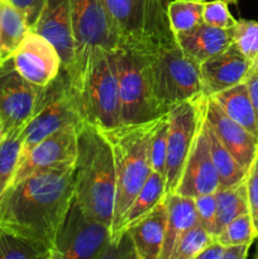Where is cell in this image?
I'll return each instance as SVG.
<instances>
[{
	"instance_id": "cell-19",
	"label": "cell",
	"mask_w": 258,
	"mask_h": 259,
	"mask_svg": "<svg viewBox=\"0 0 258 259\" xmlns=\"http://www.w3.org/2000/svg\"><path fill=\"white\" fill-rule=\"evenodd\" d=\"M167 222V196L142 217L129 225L125 233L129 235L138 259H159L164 243Z\"/></svg>"
},
{
	"instance_id": "cell-7",
	"label": "cell",
	"mask_w": 258,
	"mask_h": 259,
	"mask_svg": "<svg viewBox=\"0 0 258 259\" xmlns=\"http://www.w3.org/2000/svg\"><path fill=\"white\" fill-rule=\"evenodd\" d=\"M120 96L121 125L148 123L164 116L152 91L146 60L134 46L119 45L113 50Z\"/></svg>"
},
{
	"instance_id": "cell-14",
	"label": "cell",
	"mask_w": 258,
	"mask_h": 259,
	"mask_svg": "<svg viewBox=\"0 0 258 259\" xmlns=\"http://www.w3.org/2000/svg\"><path fill=\"white\" fill-rule=\"evenodd\" d=\"M77 125L71 124L55 132L30 149L20 161L12 184L34 172L75 162L77 156Z\"/></svg>"
},
{
	"instance_id": "cell-39",
	"label": "cell",
	"mask_w": 258,
	"mask_h": 259,
	"mask_svg": "<svg viewBox=\"0 0 258 259\" xmlns=\"http://www.w3.org/2000/svg\"><path fill=\"white\" fill-rule=\"evenodd\" d=\"M244 83L247 86L248 94H249V98L252 100L253 106H254V110L258 119V62L252 66L249 73L245 77Z\"/></svg>"
},
{
	"instance_id": "cell-24",
	"label": "cell",
	"mask_w": 258,
	"mask_h": 259,
	"mask_svg": "<svg viewBox=\"0 0 258 259\" xmlns=\"http://www.w3.org/2000/svg\"><path fill=\"white\" fill-rule=\"evenodd\" d=\"M202 128H204L205 134H206L212 163H214L218 176H219V189L232 187L234 185H238L239 182L244 181L245 176H247V171L238 163L237 159L232 156V153L219 141L211 126L205 120V118L202 120Z\"/></svg>"
},
{
	"instance_id": "cell-48",
	"label": "cell",
	"mask_w": 258,
	"mask_h": 259,
	"mask_svg": "<svg viewBox=\"0 0 258 259\" xmlns=\"http://www.w3.org/2000/svg\"><path fill=\"white\" fill-rule=\"evenodd\" d=\"M257 239H258V238H257ZM257 250H258V248H257Z\"/></svg>"
},
{
	"instance_id": "cell-32",
	"label": "cell",
	"mask_w": 258,
	"mask_h": 259,
	"mask_svg": "<svg viewBox=\"0 0 258 259\" xmlns=\"http://www.w3.org/2000/svg\"><path fill=\"white\" fill-rule=\"evenodd\" d=\"M233 45L240 51L245 58L252 62H258V22L239 19L232 28Z\"/></svg>"
},
{
	"instance_id": "cell-41",
	"label": "cell",
	"mask_w": 258,
	"mask_h": 259,
	"mask_svg": "<svg viewBox=\"0 0 258 259\" xmlns=\"http://www.w3.org/2000/svg\"><path fill=\"white\" fill-rule=\"evenodd\" d=\"M224 249L225 248L223 247V245H220L219 243H217L214 240L206 249L202 250V252L194 259H222Z\"/></svg>"
},
{
	"instance_id": "cell-28",
	"label": "cell",
	"mask_w": 258,
	"mask_h": 259,
	"mask_svg": "<svg viewBox=\"0 0 258 259\" xmlns=\"http://www.w3.org/2000/svg\"><path fill=\"white\" fill-rule=\"evenodd\" d=\"M205 2L206 0H169L167 3V18L175 37L201 24Z\"/></svg>"
},
{
	"instance_id": "cell-6",
	"label": "cell",
	"mask_w": 258,
	"mask_h": 259,
	"mask_svg": "<svg viewBox=\"0 0 258 259\" xmlns=\"http://www.w3.org/2000/svg\"><path fill=\"white\" fill-rule=\"evenodd\" d=\"M169 0H104L119 45L157 46L176 40L167 18Z\"/></svg>"
},
{
	"instance_id": "cell-34",
	"label": "cell",
	"mask_w": 258,
	"mask_h": 259,
	"mask_svg": "<svg viewBox=\"0 0 258 259\" xmlns=\"http://www.w3.org/2000/svg\"><path fill=\"white\" fill-rule=\"evenodd\" d=\"M229 3L227 0H210L205 2L202 12V23L222 29H230L235 25L237 19L230 14Z\"/></svg>"
},
{
	"instance_id": "cell-11",
	"label": "cell",
	"mask_w": 258,
	"mask_h": 259,
	"mask_svg": "<svg viewBox=\"0 0 258 259\" xmlns=\"http://www.w3.org/2000/svg\"><path fill=\"white\" fill-rule=\"evenodd\" d=\"M110 240V229L89 217L73 199L58 232L52 259H96Z\"/></svg>"
},
{
	"instance_id": "cell-49",
	"label": "cell",
	"mask_w": 258,
	"mask_h": 259,
	"mask_svg": "<svg viewBox=\"0 0 258 259\" xmlns=\"http://www.w3.org/2000/svg\"><path fill=\"white\" fill-rule=\"evenodd\" d=\"M234 4H235V3H234Z\"/></svg>"
},
{
	"instance_id": "cell-17",
	"label": "cell",
	"mask_w": 258,
	"mask_h": 259,
	"mask_svg": "<svg viewBox=\"0 0 258 259\" xmlns=\"http://www.w3.org/2000/svg\"><path fill=\"white\" fill-rule=\"evenodd\" d=\"M204 118L225 148L232 153L238 163L248 171L258 156V139L247 129L232 120L210 96H207L205 101Z\"/></svg>"
},
{
	"instance_id": "cell-29",
	"label": "cell",
	"mask_w": 258,
	"mask_h": 259,
	"mask_svg": "<svg viewBox=\"0 0 258 259\" xmlns=\"http://www.w3.org/2000/svg\"><path fill=\"white\" fill-rule=\"evenodd\" d=\"M23 129L7 132L0 141V196L14 179L23 146Z\"/></svg>"
},
{
	"instance_id": "cell-21",
	"label": "cell",
	"mask_w": 258,
	"mask_h": 259,
	"mask_svg": "<svg viewBox=\"0 0 258 259\" xmlns=\"http://www.w3.org/2000/svg\"><path fill=\"white\" fill-rule=\"evenodd\" d=\"M199 223L195 200L179 194L167 195V222L159 259H168L181 238Z\"/></svg>"
},
{
	"instance_id": "cell-31",
	"label": "cell",
	"mask_w": 258,
	"mask_h": 259,
	"mask_svg": "<svg viewBox=\"0 0 258 259\" xmlns=\"http://www.w3.org/2000/svg\"><path fill=\"white\" fill-rule=\"evenodd\" d=\"M212 242H214V238L206 232V229L200 223H197L177 243L168 259H194L202 250L206 249Z\"/></svg>"
},
{
	"instance_id": "cell-4",
	"label": "cell",
	"mask_w": 258,
	"mask_h": 259,
	"mask_svg": "<svg viewBox=\"0 0 258 259\" xmlns=\"http://www.w3.org/2000/svg\"><path fill=\"white\" fill-rule=\"evenodd\" d=\"M134 47L146 60L153 96L163 115L177 104L204 95L200 66L182 52L177 40Z\"/></svg>"
},
{
	"instance_id": "cell-27",
	"label": "cell",
	"mask_w": 258,
	"mask_h": 259,
	"mask_svg": "<svg viewBox=\"0 0 258 259\" xmlns=\"http://www.w3.org/2000/svg\"><path fill=\"white\" fill-rule=\"evenodd\" d=\"M0 259H52L50 248L0 228Z\"/></svg>"
},
{
	"instance_id": "cell-35",
	"label": "cell",
	"mask_w": 258,
	"mask_h": 259,
	"mask_svg": "<svg viewBox=\"0 0 258 259\" xmlns=\"http://www.w3.org/2000/svg\"><path fill=\"white\" fill-rule=\"evenodd\" d=\"M194 200L199 223L212 237L215 227V217H217V200H215V192L214 194L201 195V196L195 197Z\"/></svg>"
},
{
	"instance_id": "cell-23",
	"label": "cell",
	"mask_w": 258,
	"mask_h": 259,
	"mask_svg": "<svg viewBox=\"0 0 258 259\" xmlns=\"http://www.w3.org/2000/svg\"><path fill=\"white\" fill-rule=\"evenodd\" d=\"M30 30L27 19L9 0L0 7V62L13 57Z\"/></svg>"
},
{
	"instance_id": "cell-26",
	"label": "cell",
	"mask_w": 258,
	"mask_h": 259,
	"mask_svg": "<svg viewBox=\"0 0 258 259\" xmlns=\"http://www.w3.org/2000/svg\"><path fill=\"white\" fill-rule=\"evenodd\" d=\"M166 196V179L152 171L126 211L123 222V233L129 225L154 209Z\"/></svg>"
},
{
	"instance_id": "cell-36",
	"label": "cell",
	"mask_w": 258,
	"mask_h": 259,
	"mask_svg": "<svg viewBox=\"0 0 258 259\" xmlns=\"http://www.w3.org/2000/svg\"><path fill=\"white\" fill-rule=\"evenodd\" d=\"M245 187H247L249 215L252 218L253 227H254L255 234L258 238V156L255 157L249 169L247 171Z\"/></svg>"
},
{
	"instance_id": "cell-5",
	"label": "cell",
	"mask_w": 258,
	"mask_h": 259,
	"mask_svg": "<svg viewBox=\"0 0 258 259\" xmlns=\"http://www.w3.org/2000/svg\"><path fill=\"white\" fill-rule=\"evenodd\" d=\"M82 121L108 132L121 125L120 96L113 50L91 57L80 85L73 90Z\"/></svg>"
},
{
	"instance_id": "cell-15",
	"label": "cell",
	"mask_w": 258,
	"mask_h": 259,
	"mask_svg": "<svg viewBox=\"0 0 258 259\" xmlns=\"http://www.w3.org/2000/svg\"><path fill=\"white\" fill-rule=\"evenodd\" d=\"M30 30L45 37L55 46L62 61V71L67 75L75 60L70 0H46Z\"/></svg>"
},
{
	"instance_id": "cell-42",
	"label": "cell",
	"mask_w": 258,
	"mask_h": 259,
	"mask_svg": "<svg viewBox=\"0 0 258 259\" xmlns=\"http://www.w3.org/2000/svg\"><path fill=\"white\" fill-rule=\"evenodd\" d=\"M124 259H138L136 255V252H134V248L133 244H132V240L129 242L128 248H126V252H125V258Z\"/></svg>"
},
{
	"instance_id": "cell-45",
	"label": "cell",
	"mask_w": 258,
	"mask_h": 259,
	"mask_svg": "<svg viewBox=\"0 0 258 259\" xmlns=\"http://www.w3.org/2000/svg\"><path fill=\"white\" fill-rule=\"evenodd\" d=\"M228 3H229V4H234V0H227Z\"/></svg>"
},
{
	"instance_id": "cell-20",
	"label": "cell",
	"mask_w": 258,
	"mask_h": 259,
	"mask_svg": "<svg viewBox=\"0 0 258 259\" xmlns=\"http://www.w3.org/2000/svg\"><path fill=\"white\" fill-rule=\"evenodd\" d=\"M176 40L182 52L200 66L233 45L232 28L222 29L201 23L190 32L177 34Z\"/></svg>"
},
{
	"instance_id": "cell-46",
	"label": "cell",
	"mask_w": 258,
	"mask_h": 259,
	"mask_svg": "<svg viewBox=\"0 0 258 259\" xmlns=\"http://www.w3.org/2000/svg\"><path fill=\"white\" fill-rule=\"evenodd\" d=\"M2 3H3V0H0V7H2Z\"/></svg>"
},
{
	"instance_id": "cell-9",
	"label": "cell",
	"mask_w": 258,
	"mask_h": 259,
	"mask_svg": "<svg viewBox=\"0 0 258 259\" xmlns=\"http://www.w3.org/2000/svg\"><path fill=\"white\" fill-rule=\"evenodd\" d=\"M82 121L76 95L63 71L55 81L42 89L32 119L23 129V146L19 163L39 142L55 132Z\"/></svg>"
},
{
	"instance_id": "cell-33",
	"label": "cell",
	"mask_w": 258,
	"mask_h": 259,
	"mask_svg": "<svg viewBox=\"0 0 258 259\" xmlns=\"http://www.w3.org/2000/svg\"><path fill=\"white\" fill-rule=\"evenodd\" d=\"M167 134H168V118L162 116L154 129L149 144V161L153 172L162 175L166 179L167 162Z\"/></svg>"
},
{
	"instance_id": "cell-22",
	"label": "cell",
	"mask_w": 258,
	"mask_h": 259,
	"mask_svg": "<svg viewBox=\"0 0 258 259\" xmlns=\"http://www.w3.org/2000/svg\"><path fill=\"white\" fill-rule=\"evenodd\" d=\"M232 120L258 139V119L244 82L210 96Z\"/></svg>"
},
{
	"instance_id": "cell-13",
	"label": "cell",
	"mask_w": 258,
	"mask_h": 259,
	"mask_svg": "<svg viewBox=\"0 0 258 259\" xmlns=\"http://www.w3.org/2000/svg\"><path fill=\"white\" fill-rule=\"evenodd\" d=\"M13 61L18 72L38 88L50 85L62 71V61L55 46L32 30L14 52Z\"/></svg>"
},
{
	"instance_id": "cell-47",
	"label": "cell",
	"mask_w": 258,
	"mask_h": 259,
	"mask_svg": "<svg viewBox=\"0 0 258 259\" xmlns=\"http://www.w3.org/2000/svg\"><path fill=\"white\" fill-rule=\"evenodd\" d=\"M237 2H238V0H234V3H235V4H237Z\"/></svg>"
},
{
	"instance_id": "cell-43",
	"label": "cell",
	"mask_w": 258,
	"mask_h": 259,
	"mask_svg": "<svg viewBox=\"0 0 258 259\" xmlns=\"http://www.w3.org/2000/svg\"><path fill=\"white\" fill-rule=\"evenodd\" d=\"M4 126H3V123H2V119H0V141H2V138L4 137Z\"/></svg>"
},
{
	"instance_id": "cell-44",
	"label": "cell",
	"mask_w": 258,
	"mask_h": 259,
	"mask_svg": "<svg viewBox=\"0 0 258 259\" xmlns=\"http://www.w3.org/2000/svg\"><path fill=\"white\" fill-rule=\"evenodd\" d=\"M253 259H258V250L255 252V254H254V257H253Z\"/></svg>"
},
{
	"instance_id": "cell-38",
	"label": "cell",
	"mask_w": 258,
	"mask_h": 259,
	"mask_svg": "<svg viewBox=\"0 0 258 259\" xmlns=\"http://www.w3.org/2000/svg\"><path fill=\"white\" fill-rule=\"evenodd\" d=\"M17 9L23 13V15L27 19L28 25L32 28L45 5L46 0H9Z\"/></svg>"
},
{
	"instance_id": "cell-12",
	"label": "cell",
	"mask_w": 258,
	"mask_h": 259,
	"mask_svg": "<svg viewBox=\"0 0 258 259\" xmlns=\"http://www.w3.org/2000/svg\"><path fill=\"white\" fill-rule=\"evenodd\" d=\"M42 89L18 72L13 57L0 62V119L4 133L27 125L37 108Z\"/></svg>"
},
{
	"instance_id": "cell-37",
	"label": "cell",
	"mask_w": 258,
	"mask_h": 259,
	"mask_svg": "<svg viewBox=\"0 0 258 259\" xmlns=\"http://www.w3.org/2000/svg\"><path fill=\"white\" fill-rule=\"evenodd\" d=\"M129 242L131 238L124 232L118 240H109L96 259H124Z\"/></svg>"
},
{
	"instance_id": "cell-1",
	"label": "cell",
	"mask_w": 258,
	"mask_h": 259,
	"mask_svg": "<svg viewBox=\"0 0 258 259\" xmlns=\"http://www.w3.org/2000/svg\"><path fill=\"white\" fill-rule=\"evenodd\" d=\"M75 162L42 169L0 196V228L52 250L75 197Z\"/></svg>"
},
{
	"instance_id": "cell-16",
	"label": "cell",
	"mask_w": 258,
	"mask_h": 259,
	"mask_svg": "<svg viewBox=\"0 0 258 259\" xmlns=\"http://www.w3.org/2000/svg\"><path fill=\"white\" fill-rule=\"evenodd\" d=\"M218 189L219 176L212 163L206 134L201 125L186 159L175 194L195 199L201 195L214 194Z\"/></svg>"
},
{
	"instance_id": "cell-2",
	"label": "cell",
	"mask_w": 258,
	"mask_h": 259,
	"mask_svg": "<svg viewBox=\"0 0 258 259\" xmlns=\"http://www.w3.org/2000/svg\"><path fill=\"white\" fill-rule=\"evenodd\" d=\"M73 189L78 206L110 229L116 190L113 147L104 132L85 121L77 125Z\"/></svg>"
},
{
	"instance_id": "cell-30",
	"label": "cell",
	"mask_w": 258,
	"mask_h": 259,
	"mask_svg": "<svg viewBox=\"0 0 258 259\" xmlns=\"http://www.w3.org/2000/svg\"><path fill=\"white\" fill-rule=\"evenodd\" d=\"M255 239H257V234H255L249 212L240 215L237 219L230 222L214 238L215 242L219 243L224 248L238 247V245H252Z\"/></svg>"
},
{
	"instance_id": "cell-25",
	"label": "cell",
	"mask_w": 258,
	"mask_h": 259,
	"mask_svg": "<svg viewBox=\"0 0 258 259\" xmlns=\"http://www.w3.org/2000/svg\"><path fill=\"white\" fill-rule=\"evenodd\" d=\"M217 200V217L212 237H217L230 222L237 219L240 215L249 212L247 197V187L244 181L239 182L232 187L218 189L215 191Z\"/></svg>"
},
{
	"instance_id": "cell-10",
	"label": "cell",
	"mask_w": 258,
	"mask_h": 259,
	"mask_svg": "<svg viewBox=\"0 0 258 259\" xmlns=\"http://www.w3.org/2000/svg\"><path fill=\"white\" fill-rule=\"evenodd\" d=\"M207 96L186 100L177 104L167 114L168 134H167L166 162V195L175 194L184 171L197 133L202 125L204 106Z\"/></svg>"
},
{
	"instance_id": "cell-3",
	"label": "cell",
	"mask_w": 258,
	"mask_h": 259,
	"mask_svg": "<svg viewBox=\"0 0 258 259\" xmlns=\"http://www.w3.org/2000/svg\"><path fill=\"white\" fill-rule=\"evenodd\" d=\"M159 119L136 125H120L104 132L113 147L116 175L111 240H118L123 234L126 211L152 172L149 144Z\"/></svg>"
},
{
	"instance_id": "cell-8",
	"label": "cell",
	"mask_w": 258,
	"mask_h": 259,
	"mask_svg": "<svg viewBox=\"0 0 258 259\" xmlns=\"http://www.w3.org/2000/svg\"><path fill=\"white\" fill-rule=\"evenodd\" d=\"M70 9L75 60L67 77L75 90L88 71L91 57L100 50H115L119 39L104 0H70Z\"/></svg>"
},
{
	"instance_id": "cell-18",
	"label": "cell",
	"mask_w": 258,
	"mask_h": 259,
	"mask_svg": "<svg viewBox=\"0 0 258 259\" xmlns=\"http://www.w3.org/2000/svg\"><path fill=\"white\" fill-rule=\"evenodd\" d=\"M252 66L234 45L204 61L200 65L204 95L212 96L244 82Z\"/></svg>"
},
{
	"instance_id": "cell-40",
	"label": "cell",
	"mask_w": 258,
	"mask_h": 259,
	"mask_svg": "<svg viewBox=\"0 0 258 259\" xmlns=\"http://www.w3.org/2000/svg\"><path fill=\"white\" fill-rule=\"evenodd\" d=\"M250 245H238L228 247L224 249L222 259H247Z\"/></svg>"
}]
</instances>
